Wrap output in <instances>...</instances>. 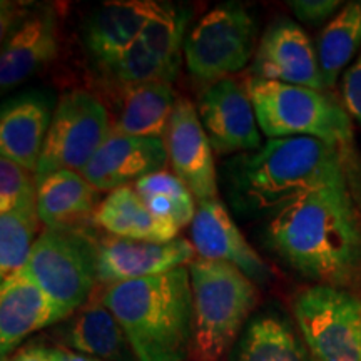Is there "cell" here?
Wrapping results in <instances>:
<instances>
[{"label": "cell", "instance_id": "cell-13", "mask_svg": "<svg viewBox=\"0 0 361 361\" xmlns=\"http://www.w3.org/2000/svg\"><path fill=\"white\" fill-rule=\"evenodd\" d=\"M162 141L171 168L186 184L196 202L218 200L214 151L191 101L178 99Z\"/></svg>", "mask_w": 361, "mask_h": 361}, {"label": "cell", "instance_id": "cell-32", "mask_svg": "<svg viewBox=\"0 0 361 361\" xmlns=\"http://www.w3.org/2000/svg\"><path fill=\"white\" fill-rule=\"evenodd\" d=\"M346 186H348V192L353 202L355 213L358 216V221L361 224V156L351 151L346 156Z\"/></svg>", "mask_w": 361, "mask_h": 361}, {"label": "cell", "instance_id": "cell-4", "mask_svg": "<svg viewBox=\"0 0 361 361\" xmlns=\"http://www.w3.org/2000/svg\"><path fill=\"white\" fill-rule=\"evenodd\" d=\"M189 268L192 341L189 358L223 361L259 300L252 279L233 264L197 258Z\"/></svg>", "mask_w": 361, "mask_h": 361}, {"label": "cell", "instance_id": "cell-20", "mask_svg": "<svg viewBox=\"0 0 361 361\" xmlns=\"http://www.w3.org/2000/svg\"><path fill=\"white\" fill-rule=\"evenodd\" d=\"M52 101L40 92L8 99L0 111V152L35 174L52 123Z\"/></svg>", "mask_w": 361, "mask_h": 361}, {"label": "cell", "instance_id": "cell-29", "mask_svg": "<svg viewBox=\"0 0 361 361\" xmlns=\"http://www.w3.org/2000/svg\"><path fill=\"white\" fill-rule=\"evenodd\" d=\"M37 214L35 174L0 156V214Z\"/></svg>", "mask_w": 361, "mask_h": 361}, {"label": "cell", "instance_id": "cell-8", "mask_svg": "<svg viewBox=\"0 0 361 361\" xmlns=\"http://www.w3.org/2000/svg\"><path fill=\"white\" fill-rule=\"evenodd\" d=\"M258 25L239 4L219 6L206 13L184 40V61L192 78L218 82L246 67L256 54Z\"/></svg>", "mask_w": 361, "mask_h": 361}, {"label": "cell", "instance_id": "cell-33", "mask_svg": "<svg viewBox=\"0 0 361 361\" xmlns=\"http://www.w3.org/2000/svg\"><path fill=\"white\" fill-rule=\"evenodd\" d=\"M4 361H62V350L44 345H27Z\"/></svg>", "mask_w": 361, "mask_h": 361}, {"label": "cell", "instance_id": "cell-17", "mask_svg": "<svg viewBox=\"0 0 361 361\" xmlns=\"http://www.w3.org/2000/svg\"><path fill=\"white\" fill-rule=\"evenodd\" d=\"M196 204L191 238L200 258L233 264L252 281H266L271 276L269 266L246 241L223 202L207 200Z\"/></svg>", "mask_w": 361, "mask_h": 361}, {"label": "cell", "instance_id": "cell-24", "mask_svg": "<svg viewBox=\"0 0 361 361\" xmlns=\"http://www.w3.org/2000/svg\"><path fill=\"white\" fill-rule=\"evenodd\" d=\"M178 102L173 84L149 82L129 85L112 126L116 133L135 137L162 139Z\"/></svg>", "mask_w": 361, "mask_h": 361}, {"label": "cell", "instance_id": "cell-25", "mask_svg": "<svg viewBox=\"0 0 361 361\" xmlns=\"http://www.w3.org/2000/svg\"><path fill=\"white\" fill-rule=\"evenodd\" d=\"M236 361H314L290 323L276 314L252 318L238 340Z\"/></svg>", "mask_w": 361, "mask_h": 361}, {"label": "cell", "instance_id": "cell-34", "mask_svg": "<svg viewBox=\"0 0 361 361\" xmlns=\"http://www.w3.org/2000/svg\"><path fill=\"white\" fill-rule=\"evenodd\" d=\"M61 350H62V361H102V360L92 358V356L75 353V351L67 350V348H64V346H61Z\"/></svg>", "mask_w": 361, "mask_h": 361}, {"label": "cell", "instance_id": "cell-2", "mask_svg": "<svg viewBox=\"0 0 361 361\" xmlns=\"http://www.w3.org/2000/svg\"><path fill=\"white\" fill-rule=\"evenodd\" d=\"M350 152L306 135L269 139L226 162V192L239 213L273 216L305 194L346 184Z\"/></svg>", "mask_w": 361, "mask_h": 361}, {"label": "cell", "instance_id": "cell-31", "mask_svg": "<svg viewBox=\"0 0 361 361\" xmlns=\"http://www.w3.org/2000/svg\"><path fill=\"white\" fill-rule=\"evenodd\" d=\"M341 96L343 107L351 121H356L361 126V54L343 74Z\"/></svg>", "mask_w": 361, "mask_h": 361}, {"label": "cell", "instance_id": "cell-12", "mask_svg": "<svg viewBox=\"0 0 361 361\" xmlns=\"http://www.w3.org/2000/svg\"><path fill=\"white\" fill-rule=\"evenodd\" d=\"M197 114L216 154H243L263 146L250 94L231 78L209 84L197 102Z\"/></svg>", "mask_w": 361, "mask_h": 361}, {"label": "cell", "instance_id": "cell-27", "mask_svg": "<svg viewBox=\"0 0 361 361\" xmlns=\"http://www.w3.org/2000/svg\"><path fill=\"white\" fill-rule=\"evenodd\" d=\"M134 189L151 213L159 219L179 229L192 223L197 204H194V196L186 184L174 173L159 171L149 174L135 180Z\"/></svg>", "mask_w": 361, "mask_h": 361}, {"label": "cell", "instance_id": "cell-7", "mask_svg": "<svg viewBox=\"0 0 361 361\" xmlns=\"http://www.w3.org/2000/svg\"><path fill=\"white\" fill-rule=\"evenodd\" d=\"M295 318L314 361H361V298L314 284L295 298Z\"/></svg>", "mask_w": 361, "mask_h": 361}, {"label": "cell", "instance_id": "cell-28", "mask_svg": "<svg viewBox=\"0 0 361 361\" xmlns=\"http://www.w3.org/2000/svg\"><path fill=\"white\" fill-rule=\"evenodd\" d=\"M39 223L37 214H0V279L25 268L37 241Z\"/></svg>", "mask_w": 361, "mask_h": 361}, {"label": "cell", "instance_id": "cell-5", "mask_svg": "<svg viewBox=\"0 0 361 361\" xmlns=\"http://www.w3.org/2000/svg\"><path fill=\"white\" fill-rule=\"evenodd\" d=\"M245 87L261 133L268 139L306 135L335 144L346 152L355 151L353 121L345 107L323 90L251 75Z\"/></svg>", "mask_w": 361, "mask_h": 361}, {"label": "cell", "instance_id": "cell-30", "mask_svg": "<svg viewBox=\"0 0 361 361\" xmlns=\"http://www.w3.org/2000/svg\"><path fill=\"white\" fill-rule=\"evenodd\" d=\"M298 20L308 25H322L324 20L333 19L340 12V0H291L288 2Z\"/></svg>", "mask_w": 361, "mask_h": 361}, {"label": "cell", "instance_id": "cell-19", "mask_svg": "<svg viewBox=\"0 0 361 361\" xmlns=\"http://www.w3.org/2000/svg\"><path fill=\"white\" fill-rule=\"evenodd\" d=\"M166 6L168 4L152 0H114L102 4L90 13L84 27V44L90 56L107 69Z\"/></svg>", "mask_w": 361, "mask_h": 361}, {"label": "cell", "instance_id": "cell-16", "mask_svg": "<svg viewBox=\"0 0 361 361\" xmlns=\"http://www.w3.org/2000/svg\"><path fill=\"white\" fill-rule=\"evenodd\" d=\"M2 40L0 87L6 92L54 61L57 54L56 13L49 7L22 12Z\"/></svg>", "mask_w": 361, "mask_h": 361}, {"label": "cell", "instance_id": "cell-15", "mask_svg": "<svg viewBox=\"0 0 361 361\" xmlns=\"http://www.w3.org/2000/svg\"><path fill=\"white\" fill-rule=\"evenodd\" d=\"M168 161L162 139L135 137L111 129L80 174L96 191L112 192L149 174L164 171Z\"/></svg>", "mask_w": 361, "mask_h": 361}, {"label": "cell", "instance_id": "cell-26", "mask_svg": "<svg viewBox=\"0 0 361 361\" xmlns=\"http://www.w3.org/2000/svg\"><path fill=\"white\" fill-rule=\"evenodd\" d=\"M361 47V0L345 4L316 40L324 87L333 89Z\"/></svg>", "mask_w": 361, "mask_h": 361}, {"label": "cell", "instance_id": "cell-18", "mask_svg": "<svg viewBox=\"0 0 361 361\" xmlns=\"http://www.w3.org/2000/svg\"><path fill=\"white\" fill-rule=\"evenodd\" d=\"M66 319L57 305L20 269L0 284V353L6 360L27 336Z\"/></svg>", "mask_w": 361, "mask_h": 361}, {"label": "cell", "instance_id": "cell-1", "mask_svg": "<svg viewBox=\"0 0 361 361\" xmlns=\"http://www.w3.org/2000/svg\"><path fill=\"white\" fill-rule=\"evenodd\" d=\"M266 243L318 284H361V224L346 184L305 194L269 216Z\"/></svg>", "mask_w": 361, "mask_h": 361}, {"label": "cell", "instance_id": "cell-11", "mask_svg": "<svg viewBox=\"0 0 361 361\" xmlns=\"http://www.w3.org/2000/svg\"><path fill=\"white\" fill-rule=\"evenodd\" d=\"M99 284L135 281L157 276L191 264L196 247L186 238H176L169 243H149L139 239L107 236L94 239Z\"/></svg>", "mask_w": 361, "mask_h": 361}, {"label": "cell", "instance_id": "cell-23", "mask_svg": "<svg viewBox=\"0 0 361 361\" xmlns=\"http://www.w3.org/2000/svg\"><path fill=\"white\" fill-rule=\"evenodd\" d=\"M94 221L112 236L139 239L149 243H169L178 236L179 228L151 213L134 186H124L109 192L94 213Z\"/></svg>", "mask_w": 361, "mask_h": 361}, {"label": "cell", "instance_id": "cell-6", "mask_svg": "<svg viewBox=\"0 0 361 361\" xmlns=\"http://www.w3.org/2000/svg\"><path fill=\"white\" fill-rule=\"evenodd\" d=\"M25 269L66 319L71 318L92 300L99 284L94 239L74 229H45Z\"/></svg>", "mask_w": 361, "mask_h": 361}, {"label": "cell", "instance_id": "cell-10", "mask_svg": "<svg viewBox=\"0 0 361 361\" xmlns=\"http://www.w3.org/2000/svg\"><path fill=\"white\" fill-rule=\"evenodd\" d=\"M188 17V11L168 4L159 16L147 22L128 51L107 67L112 78L126 87L149 82L173 84L183 62Z\"/></svg>", "mask_w": 361, "mask_h": 361}, {"label": "cell", "instance_id": "cell-21", "mask_svg": "<svg viewBox=\"0 0 361 361\" xmlns=\"http://www.w3.org/2000/svg\"><path fill=\"white\" fill-rule=\"evenodd\" d=\"M64 348L102 361H137L128 336L102 300H90L59 329Z\"/></svg>", "mask_w": 361, "mask_h": 361}, {"label": "cell", "instance_id": "cell-9", "mask_svg": "<svg viewBox=\"0 0 361 361\" xmlns=\"http://www.w3.org/2000/svg\"><path fill=\"white\" fill-rule=\"evenodd\" d=\"M112 129L104 104L87 90H71L57 101L35 176L54 171L82 173Z\"/></svg>", "mask_w": 361, "mask_h": 361}, {"label": "cell", "instance_id": "cell-3", "mask_svg": "<svg viewBox=\"0 0 361 361\" xmlns=\"http://www.w3.org/2000/svg\"><path fill=\"white\" fill-rule=\"evenodd\" d=\"M102 303L128 336L137 361H184L191 355L189 268L107 286Z\"/></svg>", "mask_w": 361, "mask_h": 361}, {"label": "cell", "instance_id": "cell-14", "mask_svg": "<svg viewBox=\"0 0 361 361\" xmlns=\"http://www.w3.org/2000/svg\"><path fill=\"white\" fill-rule=\"evenodd\" d=\"M251 78L324 90L316 47L296 22H273L256 47Z\"/></svg>", "mask_w": 361, "mask_h": 361}, {"label": "cell", "instance_id": "cell-22", "mask_svg": "<svg viewBox=\"0 0 361 361\" xmlns=\"http://www.w3.org/2000/svg\"><path fill=\"white\" fill-rule=\"evenodd\" d=\"M37 179V216L47 229H72L96 213V194L84 176L75 171H54Z\"/></svg>", "mask_w": 361, "mask_h": 361}]
</instances>
